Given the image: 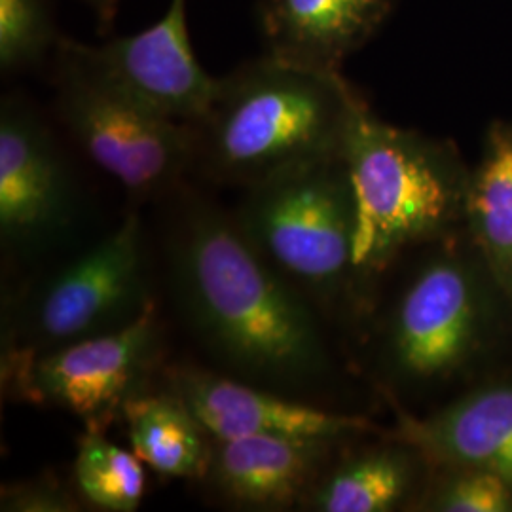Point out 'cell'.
I'll return each instance as SVG.
<instances>
[{"label": "cell", "mask_w": 512, "mask_h": 512, "mask_svg": "<svg viewBox=\"0 0 512 512\" xmlns=\"http://www.w3.org/2000/svg\"><path fill=\"white\" fill-rule=\"evenodd\" d=\"M173 217L165 234L169 277L203 348L234 378L279 393L325 384L334 365L310 298L215 203L183 194Z\"/></svg>", "instance_id": "obj_1"}, {"label": "cell", "mask_w": 512, "mask_h": 512, "mask_svg": "<svg viewBox=\"0 0 512 512\" xmlns=\"http://www.w3.org/2000/svg\"><path fill=\"white\" fill-rule=\"evenodd\" d=\"M408 258L374 323V363L391 406L435 408L512 361V304L465 228Z\"/></svg>", "instance_id": "obj_2"}, {"label": "cell", "mask_w": 512, "mask_h": 512, "mask_svg": "<svg viewBox=\"0 0 512 512\" xmlns=\"http://www.w3.org/2000/svg\"><path fill=\"white\" fill-rule=\"evenodd\" d=\"M365 99L342 73L264 54L219 78L194 126L196 158L215 183L249 188L300 165L338 158Z\"/></svg>", "instance_id": "obj_3"}, {"label": "cell", "mask_w": 512, "mask_h": 512, "mask_svg": "<svg viewBox=\"0 0 512 512\" xmlns=\"http://www.w3.org/2000/svg\"><path fill=\"white\" fill-rule=\"evenodd\" d=\"M355 202L353 264L368 315L404 256L465 228L471 165L450 139L380 120L366 105L342 152Z\"/></svg>", "instance_id": "obj_4"}, {"label": "cell", "mask_w": 512, "mask_h": 512, "mask_svg": "<svg viewBox=\"0 0 512 512\" xmlns=\"http://www.w3.org/2000/svg\"><path fill=\"white\" fill-rule=\"evenodd\" d=\"M234 219L317 310L365 321L368 306L353 264L355 202L342 156L245 188Z\"/></svg>", "instance_id": "obj_5"}, {"label": "cell", "mask_w": 512, "mask_h": 512, "mask_svg": "<svg viewBox=\"0 0 512 512\" xmlns=\"http://www.w3.org/2000/svg\"><path fill=\"white\" fill-rule=\"evenodd\" d=\"M55 107L82 152L145 202L173 194L194 167V126L173 120L93 65L80 42L59 38Z\"/></svg>", "instance_id": "obj_6"}, {"label": "cell", "mask_w": 512, "mask_h": 512, "mask_svg": "<svg viewBox=\"0 0 512 512\" xmlns=\"http://www.w3.org/2000/svg\"><path fill=\"white\" fill-rule=\"evenodd\" d=\"M152 304L143 226L133 213L19 298L4 325L2 357L38 355L122 329Z\"/></svg>", "instance_id": "obj_7"}, {"label": "cell", "mask_w": 512, "mask_h": 512, "mask_svg": "<svg viewBox=\"0 0 512 512\" xmlns=\"http://www.w3.org/2000/svg\"><path fill=\"white\" fill-rule=\"evenodd\" d=\"M156 304L135 321L38 355L2 357V384L21 401L59 408L105 431L145 393L162 355Z\"/></svg>", "instance_id": "obj_8"}, {"label": "cell", "mask_w": 512, "mask_h": 512, "mask_svg": "<svg viewBox=\"0 0 512 512\" xmlns=\"http://www.w3.org/2000/svg\"><path fill=\"white\" fill-rule=\"evenodd\" d=\"M74 184L54 135L25 99L0 107V241L8 255L54 247L74 219Z\"/></svg>", "instance_id": "obj_9"}, {"label": "cell", "mask_w": 512, "mask_h": 512, "mask_svg": "<svg viewBox=\"0 0 512 512\" xmlns=\"http://www.w3.org/2000/svg\"><path fill=\"white\" fill-rule=\"evenodd\" d=\"M169 391L188 406L211 439L287 437L344 442L382 431L365 416L300 403L274 389L196 366L173 368Z\"/></svg>", "instance_id": "obj_10"}, {"label": "cell", "mask_w": 512, "mask_h": 512, "mask_svg": "<svg viewBox=\"0 0 512 512\" xmlns=\"http://www.w3.org/2000/svg\"><path fill=\"white\" fill-rule=\"evenodd\" d=\"M80 46L103 73L173 120L198 124L215 101L219 78L207 73L194 54L186 0H171L164 18L137 35Z\"/></svg>", "instance_id": "obj_11"}, {"label": "cell", "mask_w": 512, "mask_h": 512, "mask_svg": "<svg viewBox=\"0 0 512 512\" xmlns=\"http://www.w3.org/2000/svg\"><path fill=\"white\" fill-rule=\"evenodd\" d=\"M393 410L391 433L418 446L431 463L475 465L512 486V361L423 414Z\"/></svg>", "instance_id": "obj_12"}, {"label": "cell", "mask_w": 512, "mask_h": 512, "mask_svg": "<svg viewBox=\"0 0 512 512\" xmlns=\"http://www.w3.org/2000/svg\"><path fill=\"white\" fill-rule=\"evenodd\" d=\"M433 463L382 429L344 442L302 501L311 512H416Z\"/></svg>", "instance_id": "obj_13"}, {"label": "cell", "mask_w": 512, "mask_h": 512, "mask_svg": "<svg viewBox=\"0 0 512 512\" xmlns=\"http://www.w3.org/2000/svg\"><path fill=\"white\" fill-rule=\"evenodd\" d=\"M344 442L287 437L211 439L203 480L236 509H300L313 482Z\"/></svg>", "instance_id": "obj_14"}, {"label": "cell", "mask_w": 512, "mask_h": 512, "mask_svg": "<svg viewBox=\"0 0 512 512\" xmlns=\"http://www.w3.org/2000/svg\"><path fill=\"white\" fill-rule=\"evenodd\" d=\"M399 0H262L264 54L323 73H342L376 37Z\"/></svg>", "instance_id": "obj_15"}, {"label": "cell", "mask_w": 512, "mask_h": 512, "mask_svg": "<svg viewBox=\"0 0 512 512\" xmlns=\"http://www.w3.org/2000/svg\"><path fill=\"white\" fill-rule=\"evenodd\" d=\"M465 232L512 304V120H494L471 165Z\"/></svg>", "instance_id": "obj_16"}, {"label": "cell", "mask_w": 512, "mask_h": 512, "mask_svg": "<svg viewBox=\"0 0 512 512\" xmlns=\"http://www.w3.org/2000/svg\"><path fill=\"white\" fill-rule=\"evenodd\" d=\"M122 416L131 448L145 465L171 478H203L211 437L175 393H141L126 404Z\"/></svg>", "instance_id": "obj_17"}, {"label": "cell", "mask_w": 512, "mask_h": 512, "mask_svg": "<svg viewBox=\"0 0 512 512\" xmlns=\"http://www.w3.org/2000/svg\"><path fill=\"white\" fill-rule=\"evenodd\" d=\"M74 482L78 495L95 509L133 512L143 501L147 475L135 452L116 446L103 431L88 429L76 446Z\"/></svg>", "instance_id": "obj_18"}, {"label": "cell", "mask_w": 512, "mask_h": 512, "mask_svg": "<svg viewBox=\"0 0 512 512\" xmlns=\"http://www.w3.org/2000/svg\"><path fill=\"white\" fill-rule=\"evenodd\" d=\"M416 512H512V486L482 467L433 463Z\"/></svg>", "instance_id": "obj_19"}, {"label": "cell", "mask_w": 512, "mask_h": 512, "mask_svg": "<svg viewBox=\"0 0 512 512\" xmlns=\"http://www.w3.org/2000/svg\"><path fill=\"white\" fill-rule=\"evenodd\" d=\"M44 0H0V69L18 73L38 65L57 46Z\"/></svg>", "instance_id": "obj_20"}, {"label": "cell", "mask_w": 512, "mask_h": 512, "mask_svg": "<svg viewBox=\"0 0 512 512\" xmlns=\"http://www.w3.org/2000/svg\"><path fill=\"white\" fill-rule=\"evenodd\" d=\"M2 512H76L80 501L55 476L42 475L2 486Z\"/></svg>", "instance_id": "obj_21"}, {"label": "cell", "mask_w": 512, "mask_h": 512, "mask_svg": "<svg viewBox=\"0 0 512 512\" xmlns=\"http://www.w3.org/2000/svg\"><path fill=\"white\" fill-rule=\"evenodd\" d=\"M80 2L88 4L101 23H110L112 19L116 18L120 0H80Z\"/></svg>", "instance_id": "obj_22"}]
</instances>
